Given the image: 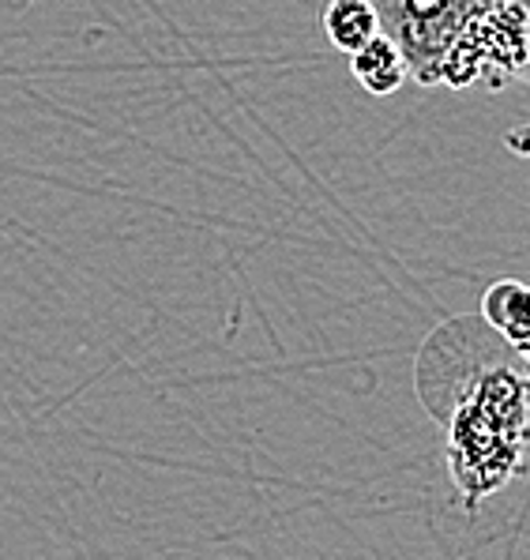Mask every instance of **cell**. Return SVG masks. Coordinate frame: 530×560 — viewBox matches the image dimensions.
<instances>
[{
	"label": "cell",
	"mask_w": 530,
	"mask_h": 560,
	"mask_svg": "<svg viewBox=\"0 0 530 560\" xmlns=\"http://www.w3.org/2000/svg\"><path fill=\"white\" fill-rule=\"evenodd\" d=\"M444 433V459L470 515L527 463V354L504 339L444 354L417 381Z\"/></svg>",
	"instance_id": "1"
},
{
	"label": "cell",
	"mask_w": 530,
	"mask_h": 560,
	"mask_svg": "<svg viewBox=\"0 0 530 560\" xmlns=\"http://www.w3.org/2000/svg\"><path fill=\"white\" fill-rule=\"evenodd\" d=\"M527 68V8L523 0H493L474 15L440 60L437 83L451 91H504Z\"/></svg>",
	"instance_id": "2"
},
{
	"label": "cell",
	"mask_w": 530,
	"mask_h": 560,
	"mask_svg": "<svg viewBox=\"0 0 530 560\" xmlns=\"http://www.w3.org/2000/svg\"><path fill=\"white\" fill-rule=\"evenodd\" d=\"M380 34L396 42L407 72L422 88H437L440 60L459 31L493 0H369Z\"/></svg>",
	"instance_id": "3"
},
{
	"label": "cell",
	"mask_w": 530,
	"mask_h": 560,
	"mask_svg": "<svg viewBox=\"0 0 530 560\" xmlns=\"http://www.w3.org/2000/svg\"><path fill=\"white\" fill-rule=\"evenodd\" d=\"M482 320L519 354H530V313H527V287L519 279H500L485 290Z\"/></svg>",
	"instance_id": "4"
},
{
	"label": "cell",
	"mask_w": 530,
	"mask_h": 560,
	"mask_svg": "<svg viewBox=\"0 0 530 560\" xmlns=\"http://www.w3.org/2000/svg\"><path fill=\"white\" fill-rule=\"evenodd\" d=\"M350 72L362 83V91L376 94V98H388V94H396L410 80L407 60L388 34H376L362 49H354L350 54Z\"/></svg>",
	"instance_id": "5"
},
{
	"label": "cell",
	"mask_w": 530,
	"mask_h": 560,
	"mask_svg": "<svg viewBox=\"0 0 530 560\" xmlns=\"http://www.w3.org/2000/svg\"><path fill=\"white\" fill-rule=\"evenodd\" d=\"M320 23H323V34H328L331 46L346 57L380 34V20H376L369 0H328Z\"/></svg>",
	"instance_id": "6"
}]
</instances>
